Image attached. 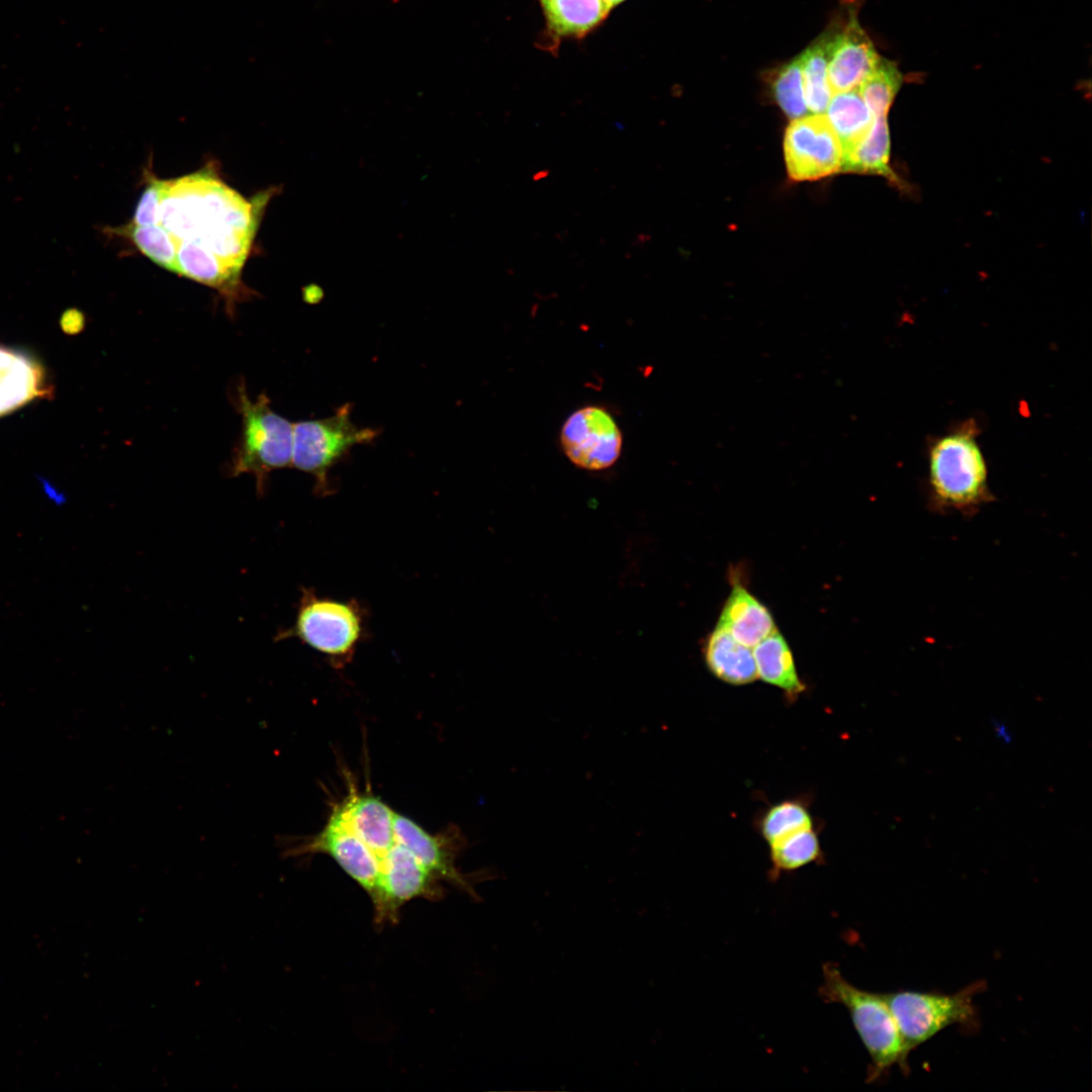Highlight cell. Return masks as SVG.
<instances>
[{
	"label": "cell",
	"instance_id": "6da1fadb",
	"mask_svg": "<svg viewBox=\"0 0 1092 1092\" xmlns=\"http://www.w3.org/2000/svg\"><path fill=\"white\" fill-rule=\"evenodd\" d=\"M255 211L258 207L219 180L199 173L165 180L158 224L176 243L192 241L212 252L231 233H255Z\"/></svg>",
	"mask_w": 1092,
	"mask_h": 1092
},
{
	"label": "cell",
	"instance_id": "7a4b0ae2",
	"mask_svg": "<svg viewBox=\"0 0 1092 1092\" xmlns=\"http://www.w3.org/2000/svg\"><path fill=\"white\" fill-rule=\"evenodd\" d=\"M979 429L967 421L928 445V508L945 515L958 512L971 519L995 499L988 466L978 441Z\"/></svg>",
	"mask_w": 1092,
	"mask_h": 1092
},
{
	"label": "cell",
	"instance_id": "3957f363",
	"mask_svg": "<svg viewBox=\"0 0 1092 1092\" xmlns=\"http://www.w3.org/2000/svg\"><path fill=\"white\" fill-rule=\"evenodd\" d=\"M819 995L826 1003L842 1005L871 1058L868 1082H875L898 1065L907 1074L908 1055L893 1013L883 994L849 983L835 964L823 966Z\"/></svg>",
	"mask_w": 1092,
	"mask_h": 1092
},
{
	"label": "cell",
	"instance_id": "277c9868",
	"mask_svg": "<svg viewBox=\"0 0 1092 1092\" xmlns=\"http://www.w3.org/2000/svg\"><path fill=\"white\" fill-rule=\"evenodd\" d=\"M235 404L242 418V433L234 450L231 475L252 474L262 494L272 471L291 466L293 424L271 408L265 393L250 399L244 382L237 386Z\"/></svg>",
	"mask_w": 1092,
	"mask_h": 1092
},
{
	"label": "cell",
	"instance_id": "5b68a950",
	"mask_svg": "<svg viewBox=\"0 0 1092 1092\" xmlns=\"http://www.w3.org/2000/svg\"><path fill=\"white\" fill-rule=\"evenodd\" d=\"M986 988L977 981L951 994L900 990L883 994L896 1020L905 1052L909 1054L920 1044L951 1025L969 1030L979 1027L975 996Z\"/></svg>",
	"mask_w": 1092,
	"mask_h": 1092
},
{
	"label": "cell",
	"instance_id": "8992f818",
	"mask_svg": "<svg viewBox=\"0 0 1092 1092\" xmlns=\"http://www.w3.org/2000/svg\"><path fill=\"white\" fill-rule=\"evenodd\" d=\"M352 405L346 403L326 419L293 424L291 466L312 475L317 493L329 492L330 469L355 445L371 443L379 430L359 428L351 420Z\"/></svg>",
	"mask_w": 1092,
	"mask_h": 1092
},
{
	"label": "cell",
	"instance_id": "52a82bcc",
	"mask_svg": "<svg viewBox=\"0 0 1092 1092\" xmlns=\"http://www.w3.org/2000/svg\"><path fill=\"white\" fill-rule=\"evenodd\" d=\"M363 633L362 614L355 603L317 597L303 589L293 626L277 639L298 638L307 646L332 658L347 661Z\"/></svg>",
	"mask_w": 1092,
	"mask_h": 1092
},
{
	"label": "cell",
	"instance_id": "ba28073f",
	"mask_svg": "<svg viewBox=\"0 0 1092 1092\" xmlns=\"http://www.w3.org/2000/svg\"><path fill=\"white\" fill-rule=\"evenodd\" d=\"M784 152L788 173L797 181L817 180L841 170L842 147L825 114L793 119L785 132Z\"/></svg>",
	"mask_w": 1092,
	"mask_h": 1092
},
{
	"label": "cell",
	"instance_id": "9c48e42d",
	"mask_svg": "<svg viewBox=\"0 0 1092 1092\" xmlns=\"http://www.w3.org/2000/svg\"><path fill=\"white\" fill-rule=\"evenodd\" d=\"M560 444L571 463L581 469L597 471L613 466L619 459L623 436L607 410L586 405L564 422Z\"/></svg>",
	"mask_w": 1092,
	"mask_h": 1092
},
{
	"label": "cell",
	"instance_id": "30bf717a",
	"mask_svg": "<svg viewBox=\"0 0 1092 1092\" xmlns=\"http://www.w3.org/2000/svg\"><path fill=\"white\" fill-rule=\"evenodd\" d=\"M326 853L368 895L373 893L379 878V862L368 846L350 829L333 809L324 829L316 835L287 849L285 855Z\"/></svg>",
	"mask_w": 1092,
	"mask_h": 1092
},
{
	"label": "cell",
	"instance_id": "8fae6325",
	"mask_svg": "<svg viewBox=\"0 0 1092 1092\" xmlns=\"http://www.w3.org/2000/svg\"><path fill=\"white\" fill-rule=\"evenodd\" d=\"M830 31L828 81L832 94L857 89L881 56L854 11Z\"/></svg>",
	"mask_w": 1092,
	"mask_h": 1092
},
{
	"label": "cell",
	"instance_id": "7c38bea8",
	"mask_svg": "<svg viewBox=\"0 0 1092 1092\" xmlns=\"http://www.w3.org/2000/svg\"><path fill=\"white\" fill-rule=\"evenodd\" d=\"M53 385L37 358L0 344V417L52 395Z\"/></svg>",
	"mask_w": 1092,
	"mask_h": 1092
},
{
	"label": "cell",
	"instance_id": "4fadbf2b",
	"mask_svg": "<svg viewBox=\"0 0 1092 1092\" xmlns=\"http://www.w3.org/2000/svg\"><path fill=\"white\" fill-rule=\"evenodd\" d=\"M395 841L406 847L416 858L443 883H450L472 893L470 881L456 867L454 842L445 835H433L408 817L394 812Z\"/></svg>",
	"mask_w": 1092,
	"mask_h": 1092
},
{
	"label": "cell",
	"instance_id": "5bb4252c",
	"mask_svg": "<svg viewBox=\"0 0 1092 1092\" xmlns=\"http://www.w3.org/2000/svg\"><path fill=\"white\" fill-rule=\"evenodd\" d=\"M334 809L374 853L380 868L381 860L395 843L394 812L379 798L354 790Z\"/></svg>",
	"mask_w": 1092,
	"mask_h": 1092
},
{
	"label": "cell",
	"instance_id": "9a60e30c",
	"mask_svg": "<svg viewBox=\"0 0 1092 1092\" xmlns=\"http://www.w3.org/2000/svg\"><path fill=\"white\" fill-rule=\"evenodd\" d=\"M177 274L215 288L232 314L237 302L252 292L241 280V272L223 263L215 254L192 241L177 242Z\"/></svg>",
	"mask_w": 1092,
	"mask_h": 1092
},
{
	"label": "cell",
	"instance_id": "2e32d148",
	"mask_svg": "<svg viewBox=\"0 0 1092 1092\" xmlns=\"http://www.w3.org/2000/svg\"><path fill=\"white\" fill-rule=\"evenodd\" d=\"M545 19L542 47L553 50L564 38L580 39L599 27L613 9L607 0H537Z\"/></svg>",
	"mask_w": 1092,
	"mask_h": 1092
},
{
	"label": "cell",
	"instance_id": "e0dca14e",
	"mask_svg": "<svg viewBox=\"0 0 1092 1092\" xmlns=\"http://www.w3.org/2000/svg\"><path fill=\"white\" fill-rule=\"evenodd\" d=\"M717 626L750 648L777 629L767 608L740 584L733 586Z\"/></svg>",
	"mask_w": 1092,
	"mask_h": 1092
},
{
	"label": "cell",
	"instance_id": "ac0fdd59",
	"mask_svg": "<svg viewBox=\"0 0 1092 1092\" xmlns=\"http://www.w3.org/2000/svg\"><path fill=\"white\" fill-rule=\"evenodd\" d=\"M704 659L719 679L735 686L757 678L752 648L737 641L729 632L716 626L704 644Z\"/></svg>",
	"mask_w": 1092,
	"mask_h": 1092
},
{
	"label": "cell",
	"instance_id": "d6986e66",
	"mask_svg": "<svg viewBox=\"0 0 1092 1092\" xmlns=\"http://www.w3.org/2000/svg\"><path fill=\"white\" fill-rule=\"evenodd\" d=\"M757 677L785 692L791 700L802 694L806 687L800 679L791 649L776 629L753 647Z\"/></svg>",
	"mask_w": 1092,
	"mask_h": 1092
},
{
	"label": "cell",
	"instance_id": "ffe728a7",
	"mask_svg": "<svg viewBox=\"0 0 1092 1092\" xmlns=\"http://www.w3.org/2000/svg\"><path fill=\"white\" fill-rule=\"evenodd\" d=\"M890 134L887 115L877 116L867 134L842 154L840 171L871 173L895 179L889 166Z\"/></svg>",
	"mask_w": 1092,
	"mask_h": 1092
},
{
	"label": "cell",
	"instance_id": "44dd1931",
	"mask_svg": "<svg viewBox=\"0 0 1092 1092\" xmlns=\"http://www.w3.org/2000/svg\"><path fill=\"white\" fill-rule=\"evenodd\" d=\"M830 37L829 28L799 56L805 100L808 110L813 114H823L832 97L828 81Z\"/></svg>",
	"mask_w": 1092,
	"mask_h": 1092
},
{
	"label": "cell",
	"instance_id": "7402d4cb",
	"mask_svg": "<svg viewBox=\"0 0 1092 1092\" xmlns=\"http://www.w3.org/2000/svg\"><path fill=\"white\" fill-rule=\"evenodd\" d=\"M825 112L840 141L842 154L867 134L875 119L857 89L833 93Z\"/></svg>",
	"mask_w": 1092,
	"mask_h": 1092
},
{
	"label": "cell",
	"instance_id": "603a6c76",
	"mask_svg": "<svg viewBox=\"0 0 1092 1092\" xmlns=\"http://www.w3.org/2000/svg\"><path fill=\"white\" fill-rule=\"evenodd\" d=\"M902 83L903 76L898 66L881 56L857 90L874 117H877L888 115Z\"/></svg>",
	"mask_w": 1092,
	"mask_h": 1092
},
{
	"label": "cell",
	"instance_id": "cb8c5ba5",
	"mask_svg": "<svg viewBox=\"0 0 1092 1092\" xmlns=\"http://www.w3.org/2000/svg\"><path fill=\"white\" fill-rule=\"evenodd\" d=\"M119 236H125L131 240L135 247L149 259L162 268L177 274V243L173 236L161 224L127 225L110 229Z\"/></svg>",
	"mask_w": 1092,
	"mask_h": 1092
},
{
	"label": "cell",
	"instance_id": "d4e9b609",
	"mask_svg": "<svg viewBox=\"0 0 1092 1092\" xmlns=\"http://www.w3.org/2000/svg\"><path fill=\"white\" fill-rule=\"evenodd\" d=\"M812 827L813 819L807 805L797 799L775 804L759 820L760 834L769 845Z\"/></svg>",
	"mask_w": 1092,
	"mask_h": 1092
},
{
	"label": "cell",
	"instance_id": "484cf974",
	"mask_svg": "<svg viewBox=\"0 0 1092 1092\" xmlns=\"http://www.w3.org/2000/svg\"><path fill=\"white\" fill-rule=\"evenodd\" d=\"M769 847L776 876L782 872L795 871L821 857L819 838L813 827L796 832Z\"/></svg>",
	"mask_w": 1092,
	"mask_h": 1092
},
{
	"label": "cell",
	"instance_id": "4316f807",
	"mask_svg": "<svg viewBox=\"0 0 1092 1092\" xmlns=\"http://www.w3.org/2000/svg\"><path fill=\"white\" fill-rule=\"evenodd\" d=\"M769 84L776 102L791 119L808 114L800 57H796L769 74Z\"/></svg>",
	"mask_w": 1092,
	"mask_h": 1092
},
{
	"label": "cell",
	"instance_id": "83f0119b",
	"mask_svg": "<svg viewBox=\"0 0 1092 1092\" xmlns=\"http://www.w3.org/2000/svg\"><path fill=\"white\" fill-rule=\"evenodd\" d=\"M165 187V180L152 178L144 190L135 208L132 221L135 225L159 223L160 205Z\"/></svg>",
	"mask_w": 1092,
	"mask_h": 1092
},
{
	"label": "cell",
	"instance_id": "f1b7e54d",
	"mask_svg": "<svg viewBox=\"0 0 1092 1092\" xmlns=\"http://www.w3.org/2000/svg\"><path fill=\"white\" fill-rule=\"evenodd\" d=\"M994 736L1003 744L1009 745L1013 741V734L1004 720L993 718L990 721Z\"/></svg>",
	"mask_w": 1092,
	"mask_h": 1092
},
{
	"label": "cell",
	"instance_id": "f546056e",
	"mask_svg": "<svg viewBox=\"0 0 1092 1092\" xmlns=\"http://www.w3.org/2000/svg\"><path fill=\"white\" fill-rule=\"evenodd\" d=\"M43 492L48 499L56 507H62L66 504L67 498L65 494L59 489L55 488L51 483H43Z\"/></svg>",
	"mask_w": 1092,
	"mask_h": 1092
},
{
	"label": "cell",
	"instance_id": "4dcf8cb0",
	"mask_svg": "<svg viewBox=\"0 0 1092 1092\" xmlns=\"http://www.w3.org/2000/svg\"><path fill=\"white\" fill-rule=\"evenodd\" d=\"M624 1L625 0H607V2L610 4V6L612 8L616 7L617 5H619L620 3L624 2Z\"/></svg>",
	"mask_w": 1092,
	"mask_h": 1092
}]
</instances>
